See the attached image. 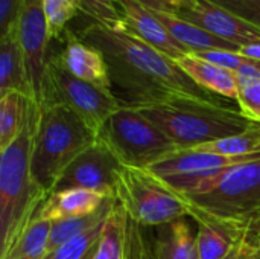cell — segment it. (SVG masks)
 Here are the masks:
<instances>
[{
	"mask_svg": "<svg viewBox=\"0 0 260 259\" xmlns=\"http://www.w3.org/2000/svg\"><path fill=\"white\" fill-rule=\"evenodd\" d=\"M78 35L104 53L111 81L126 93V102L192 98L224 104L219 96L200 87L175 60L125 29L90 21Z\"/></svg>",
	"mask_w": 260,
	"mask_h": 259,
	"instance_id": "obj_1",
	"label": "cell"
},
{
	"mask_svg": "<svg viewBox=\"0 0 260 259\" xmlns=\"http://www.w3.org/2000/svg\"><path fill=\"white\" fill-rule=\"evenodd\" d=\"M187 217L229 234L260 240V160L230 168L187 195H178Z\"/></svg>",
	"mask_w": 260,
	"mask_h": 259,
	"instance_id": "obj_2",
	"label": "cell"
},
{
	"mask_svg": "<svg viewBox=\"0 0 260 259\" xmlns=\"http://www.w3.org/2000/svg\"><path fill=\"white\" fill-rule=\"evenodd\" d=\"M155 124L178 150H190L239 134L257 122L227 104L192 98L126 102Z\"/></svg>",
	"mask_w": 260,
	"mask_h": 259,
	"instance_id": "obj_3",
	"label": "cell"
},
{
	"mask_svg": "<svg viewBox=\"0 0 260 259\" xmlns=\"http://www.w3.org/2000/svg\"><path fill=\"white\" fill-rule=\"evenodd\" d=\"M40 113L38 105L21 134L0 151V253L11 246L49 197L37 186L30 169Z\"/></svg>",
	"mask_w": 260,
	"mask_h": 259,
	"instance_id": "obj_4",
	"label": "cell"
},
{
	"mask_svg": "<svg viewBox=\"0 0 260 259\" xmlns=\"http://www.w3.org/2000/svg\"><path fill=\"white\" fill-rule=\"evenodd\" d=\"M96 139L98 134L69 107L62 104L41 107L30 157L37 186L50 195L62 171Z\"/></svg>",
	"mask_w": 260,
	"mask_h": 259,
	"instance_id": "obj_5",
	"label": "cell"
},
{
	"mask_svg": "<svg viewBox=\"0 0 260 259\" xmlns=\"http://www.w3.org/2000/svg\"><path fill=\"white\" fill-rule=\"evenodd\" d=\"M98 137L110 147L122 165L139 169H148L178 151L155 124L126 102L104 124Z\"/></svg>",
	"mask_w": 260,
	"mask_h": 259,
	"instance_id": "obj_6",
	"label": "cell"
},
{
	"mask_svg": "<svg viewBox=\"0 0 260 259\" xmlns=\"http://www.w3.org/2000/svg\"><path fill=\"white\" fill-rule=\"evenodd\" d=\"M116 198L142 227H160L187 217L181 198L146 169L125 166L117 172Z\"/></svg>",
	"mask_w": 260,
	"mask_h": 259,
	"instance_id": "obj_7",
	"label": "cell"
},
{
	"mask_svg": "<svg viewBox=\"0 0 260 259\" xmlns=\"http://www.w3.org/2000/svg\"><path fill=\"white\" fill-rule=\"evenodd\" d=\"M47 104H62L75 111L96 134L104 124L122 107L120 101L111 90L98 87L72 75L59 61L58 53L50 55L44 99L41 107Z\"/></svg>",
	"mask_w": 260,
	"mask_h": 259,
	"instance_id": "obj_8",
	"label": "cell"
},
{
	"mask_svg": "<svg viewBox=\"0 0 260 259\" xmlns=\"http://www.w3.org/2000/svg\"><path fill=\"white\" fill-rule=\"evenodd\" d=\"M122 163L102 140L96 139L59 176L52 192L62 189H87L105 197H116L117 172ZM50 192V194H52Z\"/></svg>",
	"mask_w": 260,
	"mask_h": 259,
	"instance_id": "obj_9",
	"label": "cell"
},
{
	"mask_svg": "<svg viewBox=\"0 0 260 259\" xmlns=\"http://www.w3.org/2000/svg\"><path fill=\"white\" fill-rule=\"evenodd\" d=\"M15 29L26 56L34 99L41 107L44 99L47 64L52 55V38L49 35L43 0H23Z\"/></svg>",
	"mask_w": 260,
	"mask_h": 259,
	"instance_id": "obj_10",
	"label": "cell"
},
{
	"mask_svg": "<svg viewBox=\"0 0 260 259\" xmlns=\"http://www.w3.org/2000/svg\"><path fill=\"white\" fill-rule=\"evenodd\" d=\"M175 15L241 47L260 41V29L209 0H197L193 8L183 9Z\"/></svg>",
	"mask_w": 260,
	"mask_h": 259,
	"instance_id": "obj_11",
	"label": "cell"
},
{
	"mask_svg": "<svg viewBox=\"0 0 260 259\" xmlns=\"http://www.w3.org/2000/svg\"><path fill=\"white\" fill-rule=\"evenodd\" d=\"M125 31L134 34L140 40L154 46L172 60H178L187 53H192L187 47L178 43L166 27L158 21L154 12L142 0H113Z\"/></svg>",
	"mask_w": 260,
	"mask_h": 259,
	"instance_id": "obj_12",
	"label": "cell"
},
{
	"mask_svg": "<svg viewBox=\"0 0 260 259\" xmlns=\"http://www.w3.org/2000/svg\"><path fill=\"white\" fill-rule=\"evenodd\" d=\"M64 47L58 53L61 64L76 78L111 90L113 81L104 53L94 46L85 43L76 31L66 29L62 35Z\"/></svg>",
	"mask_w": 260,
	"mask_h": 259,
	"instance_id": "obj_13",
	"label": "cell"
},
{
	"mask_svg": "<svg viewBox=\"0 0 260 259\" xmlns=\"http://www.w3.org/2000/svg\"><path fill=\"white\" fill-rule=\"evenodd\" d=\"M12 92L34 99L26 56L15 27L0 35V96Z\"/></svg>",
	"mask_w": 260,
	"mask_h": 259,
	"instance_id": "obj_14",
	"label": "cell"
},
{
	"mask_svg": "<svg viewBox=\"0 0 260 259\" xmlns=\"http://www.w3.org/2000/svg\"><path fill=\"white\" fill-rule=\"evenodd\" d=\"M108 197L87 189H62L52 192L40 208V217L55 223L98 212Z\"/></svg>",
	"mask_w": 260,
	"mask_h": 259,
	"instance_id": "obj_15",
	"label": "cell"
},
{
	"mask_svg": "<svg viewBox=\"0 0 260 259\" xmlns=\"http://www.w3.org/2000/svg\"><path fill=\"white\" fill-rule=\"evenodd\" d=\"M177 64L204 90L225 99H238L239 81L236 73L210 61H206L195 53H187L178 60Z\"/></svg>",
	"mask_w": 260,
	"mask_h": 259,
	"instance_id": "obj_16",
	"label": "cell"
},
{
	"mask_svg": "<svg viewBox=\"0 0 260 259\" xmlns=\"http://www.w3.org/2000/svg\"><path fill=\"white\" fill-rule=\"evenodd\" d=\"M154 15L158 18V21L166 27V31L184 47H187L192 53L195 52H204V50H232L239 52L241 46H236L233 43H229L219 37H215L213 34L180 18L178 15L163 11V9H154L149 8Z\"/></svg>",
	"mask_w": 260,
	"mask_h": 259,
	"instance_id": "obj_17",
	"label": "cell"
},
{
	"mask_svg": "<svg viewBox=\"0 0 260 259\" xmlns=\"http://www.w3.org/2000/svg\"><path fill=\"white\" fill-rule=\"evenodd\" d=\"M38 104L21 93L0 96V151L9 147L24 130Z\"/></svg>",
	"mask_w": 260,
	"mask_h": 259,
	"instance_id": "obj_18",
	"label": "cell"
},
{
	"mask_svg": "<svg viewBox=\"0 0 260 259\" xmlns=\"http://www.w3.org/2000/svg\"><path fill=\"white\" fill-rule=\"evenodd\" d=\"M50 221H46L38 214L24 226L11 246L0 253V259H44L49 253Z\"/></svg>",
	"mask_w": 260,
	"mask_h": 259,
	"instance_id": "obj_19",
	"label": "cell"
},
{
	"mask_svg": "<svg viewBox=\"0 0 260 259\" xmlns=\"http://www.w3.org/2000/svg\"><path fill=\"white\" fill-rule=\"evenodd\" d=\"M155 253L158 259H198L195 237L184 218L157 227Z\"/></svg>",
	"mask_w": 260,
	"mask_h": 259,
	"instance_id": "obj_20",
	"label": "cell"
},
{
	"mask_svg": "<svg viewBox=\"0 0 260 259\" xmlns=\"http://www.w3.org/2000/svg\"><path fill=\"white\" fill-rule=\"evenodd\" d=\"M117 205V198L116 197H108L105 200V203L102 205V208L91 214V215H85V217H79V218H69V220H61V221H55L50 226V235H49V252L61 247L62 244L72 241L73 238L82 235L84 232L93 229L94 226L104 223L110 214L113 212L114 206Z\"/></svg>",
	"mask_w": 260,
	"mask_h": 259,
	"instance_id": "obj_21",
	"label": "cell"
},
{
	"mask_svg": "<svg viewBox=\"0 0 260 259\" xmlns=\"http://www.w3.org/2000/svg\"><path fill=\"white\" fill-rule=\"evenodd\" d=\"M90 259H126V212L119 202L107 218Z\"/></svg>",
	"mask_w": 260,
	"mask_h": 259,
	"instance_id": "obj_22",
	"label": "cell"
},
{
	"mask_svg": "<svg viewBox=\"0 0 260 259\" xmlns=\"http://www.w3.org/2000/svg\"><path fill=\"white\" fill-rule=\"evenodd\" d=\"M195 150L224 156H260V124L239 134L197 147Z\"/></svg>",
	"mask_w": 260,
	"mask_h": 259,
	"instance_id": "obj_23",
	"label": "cell"
},
{
	"mask_svg": "<svg viewBox=\"0 0 260 259\" xmlns=\"http://www.w3.org/2000/svg\"><path fill=\"white\" fill-rule=\"evenodd\" d=\"M195 244L198 259H222L235 246V240L221 229L198 223Z\"/></svg>",
	"mask_w": 260,
	"mask_h": 259,
	"instance_id": "obj_24",
	"label": "cell"
},
{
	"mask_svg": "<svg viewBox=\"0 0 260 259\" xmlns=\"http://www.w3.org/2000/svg\"><path fill=\"white\" fill-rule=\"evenodd\" d=\"M49 35L52 40H61L67 24L82 11L81 0H43Z\"/></svg>",
	"mask_w": 260,
	"mask_h": 259,
	"instance_id": "obj_25",
	"label": "cell"
},
{
	"mask_svg": "<svg viewBox=\"0 0 260 259\" xmlns=\"http://www.w3.org/2000/svg\"><path fill=\"white\" fill-rule=\"evenodd\" d=\"M105 221L84 232L82 235L73 238L72 241L62 244L61 247L49 252L44 259H90L98 244V240L104 231Z\"/></svg>",
	"mask_w": 260,
	"mask_h": 259,
	"instance_id": "obj_26",
	"label": "cell"
},
{
	"mask_svg": "<svg viewBox=\"0 0 260 259\" xmlns=\"http://www.w3.org/2000/svg\"><path fill=\"white\" fill-rule=\"evenodd\" d=\"M126 259H158L155 235L148 227L139 226L126 215Z\"/></svg>",
	"mask_w": 260,
	"mask_h": 259,
	"instance_id": "obj_27",
	"label": "cell"
},
{
	"mask_svg": "<svg viewBox=\"0 0 260 259\" xmlns=\"http://www.w3.org/2000/svg\"><path fill=\"white\" fill-rule=\"evenodd\" d=\"M238 105L244 116L260 124V78H238Z\"/></svg>",
	"mask_w": 260,
	"mask_h": 259,
	"instance_id": "obj_28",
	"label": "cell"
},
{
	"mask_svg": "<svg viewBox=\"0 0 260 259\" xmlns=\"http://www.w3.org/2000/svg\"><path fill=\"white\" fill-rule=\"evenodd\" d=\"M82 12L87 14L91 21L101 23L107 27L122 29L123 23L120 14L113 0H81Z\"/></svg>",
	"mask_w": 260,
	"mask_h": 259,
	"instance_id": "obj_29",
	"label": "cell"
},
{
	"mask_svg": "<svg viewBox=\"0 0 260 259\" xmlns=\"http://www.w3.org/2000/svg\"><path fill=\"white\" fill-rule=\"evenodd\" d=\"M260 29V0H209Z\"/></svg>",
	"mask_w": 260,
	"mask_h": 259,
	"instance_id": "obj_30",
	"label": "cell"
},
{
	"mask_svg": "<svg viewBox=\"0 0 260 259\" xmlns=\"http://www.w3.org/2000/svg\"><path fill=\"white\" fill-rule=\"evenodd\" d=\"M21 3L23 0H0V35L8 34L17 26Z\"/></svg>",
	"mask_w": 260,
	"mask_h": 259,
	"instance_id": "obj_31",
	"label": "cell"
},
{
	"mask_svg": "<svg viewBox=\"0 0 260 259\" xmlns=\"http://www.w3.org/2000/svg\"><path fill=\"white\" fill-rule=\"evenodd\" d=\"M260 247V240L253 237H241L232 250L222 259H251Z\"/></svg>",
	"mask_w": 260,
	"mask_h": 259,
	"instance_id": "obj_32",
	"label": "cell"
},
{
	"mask_svg": "<svg viewBox=\"0 0 260 259\" xmlns=\"http://www.w3.org/2000/svg\"><path fill=\"white\" fill-rule=\"evenodd\" d=\"M148 8L169 11L177 14L183 9H190L197 5V0H142Z\"/></svg>",
	"mask_w": 260,
	"mask_h": 259,
	"instance_id": "obj_33",
	"label": "cell"
},
{
	"mask_svg": "<svg viewBox=\"0 0 260 259\" xmlns=\"http://www.w3.org/2000/svg\"><path fill=\"white\" fill-rule=\"evenodd\" d=\"M239 53H242L244 56H248L251 60H257L260 61V41L259 43H251L247 46H242L239 49Z\"/></svg>",
	"mask_w": 260,
	"mask_h": 259,
	"instance_id": "obj_34",
	"label": "cell"
},
{
	"mask_svg": "<svg viewBox=\"0 0 260 259\" xmlns=\"http://www.w3.org/2000/svg\"><path fill=\"white\" fill-rule=\"evenodd\" d=\"M251 259H260V247L257 249V252H256V253L253 255V258H251Z\"/></svg>",
	"mask_w": 260,
	"mask_h": 259,
	"instance_id": "obj_35",
	"label": "cell"
}]
</instances>
